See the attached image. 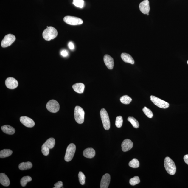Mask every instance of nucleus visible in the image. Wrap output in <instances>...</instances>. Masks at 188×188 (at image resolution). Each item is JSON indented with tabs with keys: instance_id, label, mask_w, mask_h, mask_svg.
I'll return each instance as SVG.
<instances>
[{
	"instance_id": "18",
	"label": "nucleus",
	"mask_w": 188,
	"mask_h": 188,
	"mask_svg": "<svg viewBox=\"0 0 188 188\" xmlns=\"http://www.w3.org/2000/svg\"><path fill=\"white\" fill-rule=\"evenodd\" d=\"M2 130L8 135H12L15 133V130L14 128L9 125H4L1 127Z\"/></svg>"
},
{
	"instance_id": "35",
	"label": "nucleus",
	"mask_w": 188,
	"mask_h": 188,
	"mask_svg": "<svg viewBox=\"0 0 188 188\" xmlns=\"http://www.w3.org/2000/svg\"><path fill=\"white\" fill-rule=\"evenodd\" d=\"M61 54L63 56L66 57L68 55V53L67 51L63 50L61 52Z\"/></svg>"
},
{
	"instance_id": "36",
	"label": "nucleus",
	"mask_w": 188,
	"mask_h": 188,
	"mask_svg": "<svg viewBox=\"0 0 188 188\" xmlns=\"http://www.w3.org/2000/svg\"><path fill=\"white\" fill-rule=\"evenodd\" d=\"M184 160L186 164L188 165V154L184 156Z\"/></svg>"
},
{
	"instance_id": "17",
	"label": "nucleus",
	"mask_w": 188,
	"mask_h": 188,
	"mask_svg": "<svg viewBox=\"0 0 188 188\" xmlns=\"http://www.w3.org/2000/svg\"><path fill=\"white\" fill-rule=\"evenodd\" d=\"M121 58L123 61L125 63L134 64L135 61L130 55L127 53H123L121 55Z\"/></svg>"
},
{
	"instance_id": "9",
	"label": "nucleus",
	"mask_w": 188,
	"mask_h": 188,
	"mask_svg": "<svg viewBox=\"0 0 188 188\" xmlns=\"http://www.w3.org/2000/svg\"><path fill=\"white\" fill-rule=\"evenodd\" d=\"M46 107L47 110L53 113L57 112L60 109V105L58 102L55 100L49 101L46 104Z\"/></svg>"
},
{
	"instance_id": "28",
	"label": "nucleus",
	"mask_w": 188,
	"mask_h": 188,
	"mask_svg": "<svg viewBox=\"0 0 188 188\" xmlns=\"http://www.w3.org/2000/svg\"><path fill=\"white\" fill-rule=\"evenodd\" d=\"M142 111L146 116L149 118H152L153 116V114L152 111L146 107H144V108L142 109Z\"/></svg>"
},
{
	"instance_id": "25",
	"label": "nucleus",
	"mask_w": 188,
	"mask_h": 188,
	"mask_svg": "<svg viewBox=\"0 0 188 188\" xmlns=\"http://www.w3.org/2000/svg\"><path fill=\"white\" fill-rule=\"evenodd\" d=\"M121 102L125 105L129 104L132 102V99L127 95H125L121 97L120 99Z\"/></svg>"
},
{
	"instance_id": "13",
	"label": "nucleus",
	"mask_w": 188,
	"mask_h": 188,
	"mask_svg": "<svg viewBox=\"0 0 188 188\" xmlns=\"http://www.w3.org/2000/svg\"><path fill=\"white\" fill-rule=\"evenodd\" d=\"M111 176L108 173H106L102 176L100 183L101 188H107L110 184Z\"/></svg>"
},
{
	"instance_id": "14",
	"label": "nucleus",
	"mask_w": 188,
	"mask_h": 188,
	"mask_svg": "<svg viewBox=\"0 0 188 188\" xmlns=\"http://www.w3.org/2000/svg\"><path fill=\"white\" fill-rule=\"evenodd\" d=\"M133 146V142L130 140L128 139L124 140L121 144L122 150L125 152L130 150Z\"/></svg>"
},
{
	"instance_id": "16",
	"label": "nucleus",
	"mask_w": 188,
	"mask_h": 188,
	"mask_svg": "<svg viewBox=\"0 0 188 188\" xmlns=\"http://www.w3.org/2000/svg\"><path fill=\"white\" fill-rule=\"evenodd\" d=\"M95 151L92 148H88L84 150L83 155L84 157L88 158H92L95 156Z\"/></svg>"
},
{
	"instance_id": "29",
	"label": "nucleus",
	"mask_w": 188,
	"mask_h": 188,
	"mask_svg": "<svg viewBox=\"0 0 188 188\" xmlns=\"http://www.w3.org/2000/svg\"><path fill=\"white\" fill-rule=\"evenodd\" d=\"M123 123V118L121 116H117L116 119L115 125L116 127L118 128L122 127Z\"/></svg>"
},
{
	"instance_id": "37",
	"label": "nucleus",
	"mask_w": 188,
	"mask_h": 188,
	"mask_svg": "<svg viewBox=\"0 0 188 188\" xmlns=\"http://www.w3.org/2000/svg\"><path fill=\"white\" fill-rule=\"evenodd\" d=\"M69 46L70 49H73L74 48V46L73 43L72 42H70L69 44Z\"/></svg>"
},
{
	"instance_id": "39",
	"label": "nucleus",
	"mask_w": 188,
	"mask_h": 188,
	"mask_svg": "<svg viewBox=\"0 0 188 188\" xmlns=\"http://www.w3.org/2000/svg\"><path fill=\"white\" fill-rule=\"evenodd\" d=\"M187 63L188 64V60L187 61Z\"/></svg>"
},
{
	"instance_id": "34",
	"label": "nucleus",
	"mask_w": 188,
	"mask_h": 188,
	"mask_svg": "<svg viewBox=\"0 0 188 188\" xmlns=\"http://www.w3.org/2000/svg\"><path fill=\"white\" fill-rule=\"evenodd\" d=\"M63 183L61 181H59L55 184V187L53 188H61L63 187Z\"/></svg>"
},
{
	"instance_id": "4",
	"label": "nucleus",
	"mask_w": 188,
	"mask_h": 188,
	"mask_svg": "<svg viewBox=\"0 0 188 188\" xmlns=\"http://www.w3.org/2000/svg\"><path fill=\"white\" fill-rule=\"evenodd\" d=\"M85 112L82 107L76 106L74 111V116L75 120L78 124L83 123L84 120Z\"/></svg>"
},
{
	"instance_id": "2",
	"label": "nucleus",
	"mask_w": 188,
	"mask_h": 188,
	"mask_svg": "<svg viewBox=\"0 0 188 188\" xmlns=\"http://www.w3.org/2000/svg\"><path fill=\"white\" fill-rule=\"evenodd\" d=\"M164 166L165 169L169 174L173 175L175 174L176 171V166L173 161L169 157L165 158Z\"/></svg>"
},
{
	"instance_id": "11",
	"label": "nucleus",
	"mask_w": 188,
	"mask_h": 188,
	"mask_svg": "<svg viewBox=\"0 0 188 188\" xmlns=\"http://www.w3.org/2000/svg\"><path fill=\"white\" fill-rule=\"evenodd\" d=\"M20 121L25 126L28 128L33 127L35 122L32 119L27 116H22L20 118Z\"/></svg>"
},
{
	"instance_id": "1",
	"label": "nucleus",
	"mask_w": 188,
	"mask_h": 188,
	"mask_svg": "<svg viewBox=\"0 0 188 188\" xmlns=\"http://www.w3.org/2000/svg\"><path fill=\"white\" fill-rule=\"evenodd\" d=\"M58 32L56 29L52 27L47 26L46 29L43 33V37L45 40L49 41L56 38Z\"/></svg>"
},
{
	"instance_id": "6",
	"label": "nucleus",
	"mask_w": 188,
	"mask_h": 188,
	"mask_svg": "<svg viewBox=\"0 0 188 188\" xmlns=\"http://www.w3.org/2000/svg\"><path fill=\"white\" fill-rule=\"evenodd\" d=\"M150 98L151 101L156 106L160 107V108L166 109L168 108L169 106V104L168 103L157 97L156 96H151Z\"/></svg>"
},
{
	"instance_id": "32",
	"label": "nucleus",
	"mask_w": 188,
	"mask_h": 188,
	"mask_svg": "<svg viewBox=\"0 0 188 188\" xmlns=\"http://www.w3.org/2000/svg\"><path fill=\"white\" fill-rule=\"evenodd\" d=\"M78 178L80 183L82 185H84L85 183L86 176L84 173L81 171L79 172L78 173Z\"/></svg>"
},
{
	"instance_id": "15",
	"label": "nucleus",
	"mask_w": 188,
	"mask_h": 188,
	"mask_svg": "<svg viewBox=\"0 0 188 188\" xmlns=\"http://www.w3.org/2000/svg\"><path fill=\"white\" fill-rule=\"evenodd\" d=\"M104 60L105 64L109 69H112L114 66V59L110 55H104Z\"/></svg>"
},
{
	"instance_id": "12",
	"label": "nucleus",
	"mask_w": 188,
	"mask_h": 188,
	"mask_svg": "<svg viewBox=\"0 0 188 188\" xmlns=\"http://www.w3.org/2000/svg\"><path fill=\"white\" fill-rule=\"evenodd\" d=\"M139 8L140 11L144 14H147L150 11L149 1L148 0H144L140 4Z\"/></svg>"
},
{
	"instance_id": "27",
	"label": "nucleus",
	"mask_w": 188,
	"mask_h": 188,
	"mask_svg": "<svg viewBox=\"0 0 188 188\" xmlns=\"http://www.w3.org/2000/svg\"><path fill=\"white\" fill-rule=\"evenodd\" d=\"M129 165L131 168H138L139 166V162L137 159H133L129 162Z\"/></svg>"
},
{
	"instance_id": "33",
	"label": "nucleus",
	"mask_w": 188,
	"mask_h": 188,
	"mask_svg": "<svg viewBox=\"0 0 188 188\" xmlns=\"http://www.w3.org/2000/svg\"><path fill=\"white\" fill-rule=\"evenodd\" d=\"M42 152L45 156H47L49 154V149L44 143L42 147Z\"/></svg>"
},
{
	"instance_id": "20",
	"label": "nucleus",
	"mask_w": 188,
	"mask_h": 188,
	"mask_svg": "<svg viewBox=\"0 0 188 188\" xmlns=\"http://www.w3.org/2000/svg\"><path fill=\"white\" fill-rule=\"evenodd\" d=\"M72 88L76 92L78 93V94H82L84 92L85 85L84 84L81 83H76L73 85L72 86Z\"/></svg>"
},
{
	"instance_id": "24",
	"label": "nucleus",
	"mask_w": 188,
	"mask_h": 188,
	"mask_svg": "<svg viewBox=\"0 0 188 188\" xmlns=\"http://www.w3.org/2000/svg\"><path fill=\"white\" fill-rule=\"evenodd\" d=\"M128 120L131 123L133 126L135 128L137 129L139 127V123L135 118L133 117H128Z\"/></svg>"
},
{
	"instance_id": "23",
	"label": "nucleus",
	"mask_w": 188,
	"mask_h": 188,
	"mask_svg": "<svg viewBox=\"0 0 188 188\" xmlns=\"http://www.w3.org/2000/svg\"><path fill=\"white\" fill-rule=\"evenodd\" d=\"M44 144L49 149H52L55 146V140L53 138H49L46 140Z\"/></svg>"
},
{
	"instance_id": "38",
	"label": "nucleus",
	"mask_w": 188,
	"mask_h": 188,
	"mask_svg": "<svg viewBox=\"0 0 188 188\" xmlns=\"http://www.w3.org/2000/svg\"><path fill=\"white\" fill-rule=\"evenodd\" d=\"M147 15H149V13H147Z\"/></svg>"
},
{
	"instance_id": "19",
	"label": "nucleus",
	"mask_w": 188,
	"mask_h": 188,
	"mask_svg": "<svg viewBox=\"0 0 188 188\" xmlns=\"http://www.w3.org/2000/svg\"><path fill=\"white\" fill-rule=\"evenodd\" d=\"M0 183L1 185L5 187H8L10 184V181L9 178L4 173H0Z\"/></svg>"
},
{
	"instance_id": "31",
	"label": "nucleus",
	"mask_w": 188,
	"mask_h": 188,
	"mask_svg": "<svg viewBox=\"0 0 188 188\" xmlns=\"http://www.w3.org/2000/svg\"><path fill=\"white\" fill-rule=\"evenodd\" d=\"M73 3L76 7L82 8L83 7L84 1L83 0H73Z\"/></svg>"
},
{
	"instance_id": "22",
	"label": "nucleus",
	"mask_w": 188,
	"mask_h": 188,
	"mask_svg": "<svg viewBox=\"0 0 188 188\" xmlns=\"http://www.w3.org/2000/svg\"><path fill=\"white\" fill-rule=\"evenodd\" d=\"M13 153V152L9 149H4L0 152V158H5L9 157Z\"/></svg>"
},
{
	"instance_id": "3",
	"label": "nucleus",
	"mask_w": 188,
	"mask_h": 188,
	"mask_svg": "<svg viewBox=\"0 0 188 188\" xmlns=\"http://www.w3.org/2000/svg\"><path fill=\"white\" fill-rule=\"evenodd\" d=\"M100 115L105 129L108 130L110 129L111 124L109 115L106 109L104 108L101 109Z\"/></svg>"
},
{
	"instance_id": "5",
	"label": "nucleus",
	"mask_w": 188,
	"mask_h": 188,
	"mask_svg": "<svg viewBox=\"0 0 188 188\" xmlns=\"http://www.w3.org/2000/svg\"><path fill=\"white\" fill-rule=\"evenodd\" d=\"M76 150V146L75 144H70L66 151L65 160L66 162H69L73 159L75 154Z\"/></svg>"
},
{
	"instance_id": "26",
	"label": "nucleus",
	"mask_w": 188,
	"mask_h": 188,
	"mask_svg": "<svg viewBox=\"0 0 188 188\" xmlns=\"http://www.w3.org/2000/svg\"><path fill=\"white\" fill-rule=\"evenodd\" d=\"M32 181V178L30 176H26L22 177L20 181V183L22 187H25L27 183Z\"/></svg>"
},
{
	"instance_id": "30",
	"label": "nucleus",
	"mask_w": 188,
	"mask_h": 188,
	"mask_svg": "<svg viewBox=\"0 0 188 188\" xmlns=\"http://www.w3.org/2000/svg\"><path fill=\"white\" fill-rule=\"evenodd\" d=\"M140 182V180L138 176H135L130 180V184L132 186H134Z\"/></svg>"
},
{
	"instance_id": "7",
	"label": "nucleus",
	"mask_w": 188,
	"mask_h": 188,
	"mask_svg": "<svg viewBox=\"0 0 188 188\" xmlns=\"http://www.w3.org/2000/svg\"><path fill=\"white\" fill-rule=\"evenodd\" d=\"M63 21L66 23L73 26L78 25L83 23V21L81 18L70 16H65Z\"/></svg>"
},
{
	"instance_id": "8",
	"label": "nucleus",
	"mask_w": 188,
	"mask_h": 188,
	"mask_svg": "<svg viewBox=\"0 0 188 188\" xmlns=\"http://www.w3.org/2000/svg\"><path fill=\"white\" fill-rule=\"evenodd\" d=\"M16 38L13 35L9 34L6 35L1 42V46L3 48L10 46L15 41Z\"/></svg>"
},
{
	"instance_id": "10",
	"label": "nucleus",
	"mask_w": 188,
	"mask_h": 188,
	"mask_svg": "<svg viewBox=\"0 0 188 188\" xmlns=\"http://www.w3.org/2000/svg\"><path fill=\"white\" fill-rule=\"evenodd\" d=\"M5 85L8 88L14 89L17 87L18 83L17 80L13 77H9L5 80Z\"/></svg>"
},
{
	"instance_id": "21",
	"label": "nucleus",
	"mask_w": 188,
	"mask_h": 188,
	"mask_svg": "<svg viewBox=\"0 0 188 188\" xmlns=\"http://www.w3.org/2000/svg\"><path fill=\"white\" fill-rule=\"evenodd\" d=\"M32 164L30 162H22L18 166V168L21 170H25L27 169L32 168Z\"/></svg>"
}]
</instances>
